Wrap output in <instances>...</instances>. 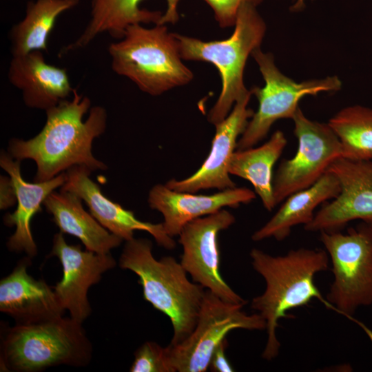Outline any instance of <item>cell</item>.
<instances>
[{
	"instance_id": "obj_1",
	"label": "cell",
	"mask_w": 372,
	"mask_h": 372,
	"mask_svg": "<svg viewBox=\"0 0 372 372\" xmlns=\"http://www.w3.org/2000/svg\"><path fill=\"white\" fill-rule=\"evenodd\" d=\"M46 121L33 138H12L8 153L14 159H31L37 165L35 182L50 180L74 165L92 172L107 166L92 154L93 141L104 133L107 114L102 106L91 107V101L74 90L72 98L45 111Z\"/></svg>"
},
{
	"instance_id": "obj_2",
	"label": "cell",
	"mask_w": 372,
	"mask_h": 372,
	"mask_svg": "<svg viewBox=\"0 0 372 372\" xmlns=\"http://www.w3.org/2000/svg\"><path fill=\"white\" fill-rule=\"evenodd\" d=\"M249 255L253 268L266 284L264 292L252 299L251 307L265 320L267 339L262 357L269 361L280 351L278 321L291 318L287 314L290 310L307 305L316 298L340 314L315 284L316 275L328 269L329 257L325 249L304 247L276 256L254 248Z\"/></svg>"
},
{
	"instance_id": "obj_3",
	"label": "cell",
	"mask_w": 372,
	"mask_h": 372,
	"mask_svg": "<svg viewBox=\"0 0 372 372\" xmlns=\"http://www.w3.org/2000/svg\"><path fill=\"white\" fill-rule=\"evenodd\" d=\"M118 265L138 276L144 299L169 318L173 328L170 344L187 338L196 324L205 288L190 281L174 258L156 259L149 239L125 241Z\"/></svg>"
},
{
	"instance_id": "obj_4",
	"label": "cell",
	"mask_w": 372,
	"mask_h": 372,
	"mask_svg": "<svg viewBox=\"0 0 372 372\" xmlns=\"http://www.w3.org/2000/svg\"><path fill=\"white\" fill-rule=\"evenodd\" d=\"M108 52L112 70L152 96L185 85L194 77L182 62L174 33L165 24L150 28L131 25L122 39L109 45Z\"/></svg>"
},
{
	"instance_id": "obj_5",
	"label": "cell",
	"mask_w": 372,
	"mask_h": 372,
	"mask_svg": "<svg viewBox=\"0 0 372 372\" xmlns=\"http://www.w3.org/2000/svg\"><path fill=\"white\" fill-rule=\"evenodd\" d=\"M235 28L227 39L203 41L174 33L182 59L210 63L218 70L222 83L219 96L207 114L214 125L227 117L232 107L249 92L244 84L243 74L247 60L260 48L266 32V25L256 6L243 3L238 11Z\"/></svg>"
},
{
	"instance_id": "obj_6",
	"label": "cell",
	"mask_w": 372,
	"mask_h": 372,
	"mask_svg": "<svg viewBox=\"0 0 372 372\" xmlns=\"http://www.w3.org/2000/svg\"><path fill=\"white\" fill-rule=\"evenodd\" d=\"M81 324L61 316L8 328L1 340V369L37 372L59 365H87L92 346Z\"/></svg>"
},
{
	"instance_id": "obj_7",
	"label": "cell",
	"mask_w": 372,
	"mask_h": 372,
	"mask_svg": "<svg viewBox=\"0 0 372 372\" xmlns=\"http://www.w3.org/2000/svg\"><path fill=\"white\" fill-rule=\"evenodd\" d=\"M320 240L330 258L333 275L326 298L372 340L371 331L353 318L357 309L372 304V224L362 221L346 233L322 231Z\"/></svg>"
},
{
	"instance_id": "obj_8",
	"label": "cell",
	"mask_w": 372,
	"mask_h": 372,
	"mask_svg": "<svg viewBox=\"0 0 372 372\" xmlns=\"http://www.w3.org/2000/svg\"><path fill=\"white\" fill-rule=\"evenodd\" d=\"M251 56L258 65L265 85L251 90L258 101V107L238 139L237 150L254 147L267 136L278 120L292 119L299 108V101L304 96L322 92H337L342 87L337 76L296 82L279 70L271 53L263 52L260 48L254 50Z\"/></svg>"
},
{
	"instance_id": "obj_9",
	"label": "cell",
	"mask_w": 372,
	"mask_h": 372,
	"mask_svg": "<svg viewBox=\"0 0 372 372\" xmlns=\"http://www.w3.org/2000/svg\"><path fill=\"white\" fill-rule=\"evenodd\" d=\"M243 306L227 302L206 289L193 331L180 343L167 347L175 372L207 371L214 350L232 330L265 329L262 316L246 313Z\"/></svg>"
},
{
	"instance_id": "obj_10",
	"label": "cell",
	"mask_w": 372,
	"mask_h": 372,
	"mask_svg": "<svg viewBox=\"0 0 372 372\" xmlns=\"http://www.w3.org/2000/svg\"><path fill=\"white\" fill-rule=\"evenodd\" d=\"M292 120L298 146L292 158L281 162L273 178L276 205L313 185L342 157L340 140L328 123L309 119L300 107Z\"/></svg>"
},
{
	"instance_id": "obj_11",
	"label": "cell",
	"mask_w": 372,
	"mask_h": 372,
	"mask_svg": "<svg viewBox=\"0 0 372 372\" xmlns=\"http://www.w3.org/2000/svg\"><path fill=\"white\" fill-rule=\"evenodd\" d=\"M234 222V215L222 209L187 223L178 235L183 247L180 264L194 282L227 302L245 305L247 301L227 284L220 272L218 237Z\"/></svg>"
},
{
	"instance_id": "obj_12",
	"label": "cell",
	"mask_w": 372,
	"mask_h": 372,
	"mask_svg": "<svg viewBox=\"0 0 372 372\" xmlns=\"http://www.w3.org/2000/svg\"><path fill=\"white\" fill-rule=\"evenodd\" d=\"M327 171L337 177L340 193L321 205L312 220L304 226V229L310 232L340 231L355 220L372 224V160L340 157Z\"/></svg>"
},
{
	"instance_id": "obj_13",
	"label": "cell",
	"mask_w": 372,
	"mask_h": 372,
	"mask_svg": "<svg viewBox=\"0 0 372 372\" xmlns=\"http://www.w3.org/2000/svg\"><path fill=\"white\" fill-rule=\"evenodd\" d=\"M50 256L57 257L62 266V278L53 287L59 302L72 318L82 323L92 312L88 289L115 267L116 260L110 253L83 251L79 245H68L61 231L53 236Z\"/></svg>"
},
{
	"instance_id": "obj_14",
	"label": "cell",
	"mask_w": 372,
	"mask_h": 372,
	"mask_svg": "<svg viewBox=\"0 0 372 372\" xmlns=\"http://www.w3.org/2000/svg\"><path fill=\"white\" fill-rule=\"evenodd\" d=\"M180 0H91L90 19L81 34L60 54L87 47L98 35L107 32L121 39L136 23H176Z\"/></svg>"
},
{
	"instance_id": "obj_15",
	"label": "cell",
	"mask_w": 372,
	"mask_h": 372,
	"mask_svg": "<svg viewBox=\"0 0 372 372\" xmlns=\"http://www.w3.org/2000/svg\"><path fill=\"white\" fill-rule=\"evenodd\" d=\"M251 92L236 102L229 114L215 125L216 132L209 155L200 167L183 180L171 179L165 185L181 192L196 193L202 189L220 191L234 188L236 183L229 176L230 158L236 149L238 138L244 132L254 111L247 107Z\"/></svg>"
},
{
	"instance_id": "obj_16",
	"label": "cell",
	"mask_w": 372,
	"mask_h": 372,
	"mask_svg": "<svg viewBox=\"0 0 372 372\" xmlns=\"http://www.w3.org/2000/svg\"><path fill=\"white\" fill-rule=\"evenodd\" d=\"M92 171L84 165H74L66 172V180L60 190L71 192L85 203L90 214L112 234L125 241L134 238V231H144L167 249H172L176 242L166 234L163 223H151L138 219L133 211L106 197L98 184L90 177Z\"/></svg>"
},
{
	"instance_id": "obj_17",
	"label": "cell",
	"mask_w": 372,
	"mask_h": 372,
	"mask_svg": "<svg viewBox=\"0 0 372 372\" xmlns=\"http://www.w3.org/2000/svg\"><path fill=\"white\" fill-rule=\"evenodd\" d=\"M256 193L246 187L229 188L211 195L176 192L166 185L152 187L148 203L163 216L165 231L171 237L178 236L183 227L198 218L214 214L225 207L237 208L256 198Z\"/></svg>"
},
{
	"instance_id": "obj_18",
	"label": "cell",
	"mask_w": 372,
	"mask_h": 372,
	"mask_svg": "<svg viewBox=\"0 0 372 372\" xmlns=\"http://www.w3.org/2000/svg\"><path fill=\"white\" fill-rule=\"evenodd\" d=\"M31 258L19 261L12 272L0 281V311L11 316L15 324L39 323L63 316L53 287L36 280L27 269Z\"/></svg>"
},
{
	"instance_id": "obj_19",
	"label": "cell",
	"mask_w": 372,
	"mask_h": 372,
	"mask_svg": "<svg viewBox=\"0 0 372 372\" xmlns=\"http://www.w3.org/2000/svg\"><path fill=\"white\" fill-rule=\"evenodd\" d=\"M21 162L8 152H1L0 166L12 178L17 205L13 213L4 216L3 223L8 227H15L14 233L8 240V249L11 251L25 252L32 258L38 252L31 230L32 219L42 210L41 205L45 198L65 183L66 174L63 172L45 181L29 183L22 177Z\"/></svg>"
},
{
	"instance_id": "obj_20",
	"label": "cell",
	"mask_w": 372,
	"mask_h": 372,
	"mask_svg": "<svg viewBox=\"0 0 372 372\" xmlns=\"http://www.w3.org/2000/svg\"><path fill=\"white\" fill-rule=\"evenodd\" d=\"M8 78L21 90L26 106L45 111L68 99L75 90L66 69L48 64L39 50L12 56Z\"/></svg>"
},
{
	"instance_id": "obj_21",
	"label": "cell",
	"mask_w": 372,
	"mask_h": 372,
	"mask_svg": "<svg viewBox=\"0 0 372 372\" xmlns=\"http://www.w3.org/2000/svg\"><path fill=\"white\" fill-rule=\"evenodd\" d=\"M340 191L337 177L327 171L316 183L288 196L276 214L251 236L254 241L287 238L291 229L299 225L309 223L316 209L335 198Z\"/></svg>"
},
{
	"instance_id": "obj_22",
	"label": "cell",
	"mask_w": 372,
	"mask_h": 372,
	"mask_svg": "<svg viewBox=\"0 0 372 372\" xmlns=\"http://www.w3.org/2000/svg\"><path fill=\"white\" fill-rule=\"evenodd\" d=\"M82 201L74 193L59 190L52 192L43 205L61 232L76 237L87 250L110 253L123 240L110 232L87 212Z\"/></svg>"
},
{
	"instance_id": "obj_23",
	"label": "cell",
	"mask_w": 372,
	"mask_h": 372,
	"mask_svg": "<svg viewBox=\"0 0 372 372\" xmlns=\"http://www.w3.org/2000/svg\"><path fill=\"white\" fill-rule=\"evenodd\" d=\"M287 143L285 134L277 130L259 147L235 151L229 161V174L249 181L264 207L269 211L276 206L273 191V168Z\"/></svg>"
},
{
	"instance_id": "obj_24",
	"label": "cell",
	"mask_w": 372,
	"mask_h": 372,
	"mask_svg": "<svg viewBox=\"0 0 372 372\" xmlns=\"http://www.w3.org/2000/svg\"><path fill=\"white\" fill-rule=\"evenodd\" d=\"M80 0H31L22 20L10 31L12 56L32 51L48 52V37L58 17L75 8Z\"/></svg>"
},
{
	"instance_id": "obj_25",
	"label": "cell",
	"mask_w": 372,
	"mask_h": 372,
	"mask_svg": "<svg viewBox=\"0 0 372 372\" xmlns=\"http://www.w3.org/2000/svg\"><path fill=\"white\" fill-rule=\"evenodd\" d=\"M328 124L340 140L342 157L372 160V108L359 105L344 107Z\"/></svg>"
},
{
	"instance_id": "obj_26",
	"label": "cell",
	"mask_w": 372,
	"mask_h": 372,
	"mask_svg": "<svg viewBox=\"0 0 372 372\" xmlns=\"http://www.w3.org/2000/svg\"><path fill=\"white\" fill-rule=\"evenodd\" d=\"M131 372H175L167 349L154 341L144 342L134 353Z\"/></svg>"
},
{
	"instance_id": "obj_27",
	"label": "cell",
	"mask_w": 372,
	"mask_h": 372,
	"mask_svg": "<svg viewBox=\"0 0 372 372\" xmlns=\"http://www.w3.org/2000/svg\"><path fill=\"white\" fill-rule=\"evenodd\" d=\"M214 12V17L219 26L227 28L234 25L238 11L245 3L256 6L264 0H203Z\"/></svg>"
},
{
	"instance_id": "obj_28",
	"label": "cell",
	"mask_w": 372,
	"mask_h": 372,
	"mask_svg": "<svg viewBox=\"0 0 372 372\" xmlns=\"http://www.w3.org/2000/svg\"><path fill=\"white\" fill-rule=\"evenodd\" d=\"M227 346V340L225 338L214 350L209 366L211 371L232 372L234 371L226 356L225 350Z\"/></svg>"
},
{
	"instance_id": "obj_29",
	"label": "cell",
	"mask_w": 372,
	"mask_h": 372,
	"mask_svg": "<svg viewBox=\"0 0 372 372\" xmlns=\"http://www.w3.org/2000/svg\"><path fill=\"white\" fill-rule=\"evenodd\" d=\"M17 203L15 188L12 178L8 176H0V209H6Z\"/></svg>"
},
{
	"instance_id": "obj_30",
	"label": "cell",
	"mask_w": 372,
	"mask_h": 372,
	"mask_svg": "<svg viewBox=\"0 0 372 372\" xmlns=\"http://www.w3.org/2000/svg\"><path fill=\"white\" fill-rule=\"evenodd\" d=\"M305 0H293V3L291 7L292 11H300L302 10L304 7Z\"/></svg>"
}]
</instances>
